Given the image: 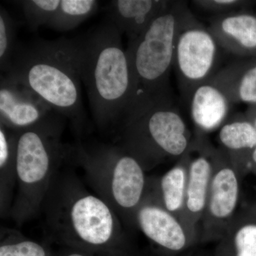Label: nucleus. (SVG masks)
Instances as JSON below:
<instances>
[{"label":"nucleus","mask_w":256,"mask_h":256,"mask_svg":"<svg viewBox=\"0 0 256 256\" xmlns=\"http://www.w3.org/2000/svg\"><path fill=\"white\" fill-rule=\"evenodd\" d=\"M3 75L28 87L68 119L76 132H82L86 117L80 92L77 38L18 43Z\"/></svg>","instance_id":"f257e3e1"},{"label":"nucleus","mask_w":256,"mask_h":256,"mask_svg":"<svg viewBox=\"0 0 256 256\" xmlns=\"http://www.w3.org/2000/svg\"><path fill=\"white\" fill-rule=\"evenodd\" d=\"M60 169L42 208L48 237L66 246L118 254L122 237L118 216L100 197L88 191L75 173Z\"/></svg>","instance_id":"f03ea898"},{"label":"nucleus","mask_w":256,"mask_h":256,"mask_svg":"<svg viewBox=\"0 0 256 256\" xmlns=\"http://www.w3.org/2000/svg\"><path fill=\"white\" fill-rule=\"evenodd\" d=\"M110 20L78 40L80 72L92 117L100 130L119 124L134 98V82L121 40Z\"/></svg>","instance_id":"7ed1b4c3"},{"label":"nucleus","mask_w":256,"mask_h":256,"mask_svg":"<svg viewBox=\"0 0 256 256\" xmlns=\"http://www.w3.org/2000/svg\"><path fill=\"white\" fill-rule=\"evenodd\" d=\"M65 118L54 111L35 126L18 132L16 192L9 215L22 226L42 210L57 172L68 156L62 141Z\"/></svg>","instance_id":"20e7f679"},{"label":"nucleus","mask_w":256,"mask_h":256,"mask_svg":"<svg viewBox=\"0 0 256 256\" xmlns=\"http://www.w3.org/2000/svg\"><path fill=\"white\" fill-rule=\"evenodd\" d=\"M122 148L141 164L188 150V128L170 92L136 99L120 122Z\"/></svg>","instance_id":"39448f33"},{"label":"nucleus","mask_w":256,"mask_h":256,"mask_svg":"<svg viewBox=\"0 0 256 256\" xmlns=\"http://www.w3.org/2000/svg\"><path fill=\"white\" fill-rule=\"evenodd\" d=\"M192 14L183 1H170L166 8L136 40L128 42V60L134 82V98L170 92L178 34Z\"/></svg>","instance_id":"423d86ee"},{"label":"nucleus","mask_w":256,"mask_h":256,"mask_svg":"<svg viewBox=\"0 0 256 256\" xmlns=\"http://www.w3.org/2000/svg\"><path fill=\"white\" fill-rule=\"evenodd\" d=\"M68 159L82 166L96 195L118 216L140 204L146 186L143 168L122 146L99 144L87 148L78 143L68 146Z\"/></svg>","instance_id":"0eeeda50"},{"label":"nucleus","mask_w":256,"mask_h":256,"mask_svg":"<svg viewBox=\"0 0 256 256\" xmlns=\"http://www.w3.org/2000/svg\"><path fill=\"white\" fill-rule=\"evenodd\" d=\"M220 47L208 28L192 14L178 34L173 65L186 100L197 86L216 73Z\"/></svg>","instance_id":"6e6552de"},{"label":"nucleus","mask_w":256,"mask_h":256,"mask_svg":"<svg viewBox=\"0 0 256 256\" xmlns=\"http://www.w3.org/2000/svg\"><path fill=\"white\" fill-rule=\"evenodd\" d=\"M54 111L28 87L6 76H2L0 124L20 132L41 122Z\"/></svg>","instance_id":"1a4fd4ad"},{"label":"nucleus","mask_w":256,"mask_h":256,"mask_svg":"<svg viewBox=\"0 0 256 256\" xmlns=\"http://www.w3.org/2000/svg\"><path fill=\"white\" fill-rule=\"evenodd\" d=\"M208 30L220 47L246 56L256 52V16L244 12L224 13L210 20Z\"/></svg>","instance_id":"9d476101"},{"label":"nucleus","mask_w":256,"mask_h":256,"mask_svg":"<svg viewBox=\"0 0 256 256\" xmlns=\"http://www.w3.org/2000/svg\"><path fill=\"white\" fill-rule=\"evenodd\" d=\"M170 1L114 0L108 5V20L129 42L136 40L166 8Z\"/></svg>","instance_id":"9b49d317"},{"label":"nucleus","mask_w":256,"mask_h":256,"mask_svg":"<svg viewBox=\"0 0 256 256\" xmlns=\"http://www.w3.org/2000/svg\"><path fill=\"white\" fill-rule=\"evenodd\" d=\"M136 217L142 233L152 242L171 250L184 247L186 238L182 227L166 210L156 205H143Z\"/></svg>","instance_id":"f8f14e48"},{"label":"nucleus","mask_w":256,"mask_h":256,"mask_svg":"<svg viewBox=\"0 0 256 256\" xmlns=\"http://www.w3.org/2000/svg\"><path fill=\"white\" fill-rule=\"evenodd\" d=\"M188 101L194 124L206 132L220 127L224 122L232 105L223 92L210 82L197 86Z\"/></svg>","instance_id":"ddd939ff"},{"label":"nucleus","mask_w":256,"mask_h":256,"mask_svg":"<svg viewBox=\"0 0 256 256\" xmlns=\"http://www.w3.org/2000/svg\"><path fill=\"white\" fill-rule=\"evenodd\" d=\"M208 82L218 88L230 104L256 106V60L230 64Z\"/></svg>","instance_id":"4468645a"},{"label":"nucleus","mask_w":256,"mask_h":256,"mask_svg":"<svg viewBox=\"0 0 256 256\" xmlns=\"http://www.w3.org/2000/svg\"><path fill=\"white\" fill-rule=\"evenodd\" d=\"M18 132L0 124L1 214H9L16 186V158Z\"/></svg>","instance_id":"2eb2a0df"},{"label":"nucleus","mask_w":256,"mask_h":256,"mask_svg":"<svg viewBox=\"0 0 256 256\" xmlns=\"http://www.w3.org/2000/svg\"><path fill=\"white\" fill-rule=\"evenodd\" d=\"M238 197V183L234 170L226 168L220 170L214 178L210 210L217 218H225L232 215Z\"/></svg>","instance_id":"dca6fc26"},{"label":"nucleus","mask_w":256,"mask_h":256,"mask_svg":"<svg viewBox=\"0 0 256 256\" xmlns=\"http://www.w3.org/2000/svg\"><path fill=\"white\" fill-rule=\"evenodd\" d=\"M98 5L96 0H60V8L47 26L58 32L70 31L95 14Z\"/></svg>","instance_id":"f3484780"},{"label":"nucleus","mask_w":256,"mask_h":256,"mask_svg":"<svg viewBox=\"0 0 256 256\" xmlns=\"http://www.w3.org/2000/svg\"><path fill=\"white\" fill-rule=\"evenodd\" d=\"M210 174V161L200 156L190 165L188 186V207L190 212L198 213L206 204L207 188Z\"/></svg>","instance_id":"a211bd4d"},{"label":"nucleus","mask_w":256,"mask_h":256,"mask_svg":"<svg viewBox=\"0 0 256 256\" xmlns=\"http://www.w3.org/2000/svg\"><path fill=\"white\" fill-rule=\"evenodd\" d=\"M220 140L230 150H252L256 146V128L246 120L227 122L220 128Z\"/></svg>","instance_id":"6ab92c4d"},{"label":"nucleus","mask_w":256,"mask_h":256,"mask_svg":"<svg viewBox=\"0 0 256 256\" xmlns=\"http://www.w3.org/2000/svg\"><path fill=\"white\" fill-rule=\"evenodd\" d=\"M185 188V172L182 166L170 170L162 178L161 190L165 207L175 212L182 204Z\"/></svg>","instance_id":"aec40b11"},{"label":"nucleus","mask_w":256,"mask_h":256,"mask_svg":"<svg viewBox=\"0 0 256 256\" xmlns=\"http://www.w3.org/2000/svg\"><path fill=\"white\" fill-rule=\"evenodd\" d=\"M20 2L28 26L36 31L50 22L60 8V0H24Z\"/></svg>","instance_id":"412c9836"},{"label":"nucleus","mask_w":256,"mask_h":256,"mask_svg":"<svg viewBox=\"0 0 256 256\" xmlns=\"http://www.w3.org/2000/svg\"><path fill=\"white\" fill-rule=\"evenodd\" d=\"M18 24L8 12L0 9V68L4 74L9 68L12 57L16 46L15 38Z\"/></svg>","instance_id":"4be33fe9"},{"label":"nucleus","mask_w":256,"mask_h":256,"mask_svg":"<svg viewBox=\"0 0 256 256\" xmlns=\"http://www.w3.org/2000/svg\"><path fill=\"white\" fill-rule=\"evenodd\" d=\"M8 238L2 242L0 256H48L46 248L38 242L24 238Z\"/></svg>","instance_id":"5701e85b"},{"label":"nucleus","mask_w":256,"mask_h":256,"mask_svg":"<svg viewBox=\"0 0 256 256\" xmlns=\"http://www.w3.org/2000/svg\"><path fill=\"white\" fill-rule=\"evenodd\" d=\"M236 256H256V225L242 227L235 236Z\"/></svg>","instance_id":"b1692460"},{"label":"nucleus","mask_w":256,"mask_h":256,"mask_svg":"<svg viewBox=\"0 0 256 256\" xmlns=\"http://www.w3.org/2000/svg\"><path fill=\"white\" fill-rule=\"evenodd\" d=\"M194 4L202 9L217 13V14L232 12L233 10L242 4V2L236 0H204L194 1Z\"/></svg>","instance_id":"393cba45"},{"label":"nucleus","mask_w":256,"mask_h":256,"mask_svg":"<svg viewBox=\"0 0 256 256\" xmlns=\"http://www.w3.org/2000/svg\"><path fill=\"white\" fill-rule=\"evenodd\" d=\"M66 250L62 256H118L117 252L108 250H94L84 248L66 246Z\"/></svg>","instance_id":"a878e982"},{"label":"nucleus","mask_w":256,"mask_h":256,"mask_svg":"<svg viewBox=\"0 0 256 256\" xmlns=\"http://www.w3.org/2000/svg\"><path fill=\"white\" fill-rule=\"evenodd\" d=\"M252 160L256 163V146L254 148V152L252 153Z\"/></svg>","instance_id":"bb28decb"},{"label":"nucleus","mask_w":256,"mask_h":256,"mask_svg":"<svg viewBox=\"0 0 256 256\" xmlns=\"http://www.w3.org/2000/svg\"><path fill=\"white\" fill-rule=\"evenodd\" d=\"M252 124H254V126H255L256 128V116L254 117V122H252Z\"/></svg>","instance_id":"cd10ccee"}]
</instances>
